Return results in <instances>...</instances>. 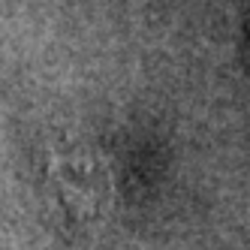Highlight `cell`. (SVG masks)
<instances>
[{
  "instance_id": "1",
  "label": "cell",
  "mask_w": 250,
  "mask_h": 250,
  "mask_svg": "<svg viewBox=\"0 0 250 250\" xmlns=\"http://www.w3.org/2000/svg\"><path fill=\"white\" fill-rule=\"evenodd\" d=\"M55 196L63 217L84 229L105 217L112 202V184L97 163L84 157H69L55 163Z\"/></svg>"
},
{
  "instance_id": "2",
  "label": "cell",
  "mask_w": 250,
  "mask_h": 250,
  "mask_svg": "<svg viewBox=\"0 0 250 250\" xmlns=\"http://www.w3.org/2000/svg\"><path fill=\"white\" fill-rule=\"evenodd\" d=\"M244 30H247V42H250V19H247V27Z\"/></svg>"
}]
</instances>
